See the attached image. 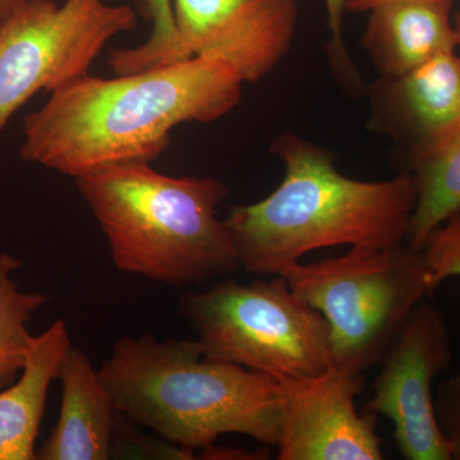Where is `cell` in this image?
<instances>
[{
	"instance_id": "obj_1",
	"label": "cell",
	"mask_w": 460,
	"mask_h": 460,
	"mask_svg": "<svg viewBox=\"0 0 460 460\" xmlns=\"http://www.w3.org/2000/svg\"><path fill=\"white\" fill-rule=\"evenodd\" d=\"M237 74L192 58L113 78L91 74L48 93L23 119L21 159L68 177L126 163H153L184 123H211L237 108Z\"/></svg>"
},
{
	"instance_id": "obj_2",
	"label": "cell",
	"mask_w": 460,
	"mask_h": 460,
	"mask_svg": "<svg viewBox=\"0 0 460 460\" xmlns=\"http://www.w3.org/2000/svg\"><path fill=\"white\" fill-rule=\"evenodd\" d=\"M283 181L268 198L234 206L224 219L239 266L280 277L320 248L376 250L405 243L417 204L413 175L353 180L335 166L328 148L284 133L271 145Z\"/></svg>"
},
{
	"instance_id": "obj_3",
	"label": "cell",
	"mask_w": 460,
	"mask_h": 460,
	"mask_svg": "<svg viewBox=\"0 0 460 460\" xmlns=\"http://www.w3.org/2000/svg\"><path fill=\"white\" fill-rule=\"evenodd\" d=\"M99 375L118 413L189 452L226 434L266 447L279 440V381L208 358L198 341L124 335Z\"/></svg>"
},
{
	"instance_id": "obj_4",
	"label": "cell",
	"mask_w": 460,
	"mask_h": 460,
	"mask_svg": "<svg viewBox=\"0 0 460 460\" xmlns=\"http://www.w3.org/2000/svg\"><path fill=\"white\" fill-rule=\"evenodd\" d=\"M75 187L120 272L172 287H201L237 271L217 208L228 187L215 177H172L126 163L77 178Z\"/></svg>"
},
{
	"instance_id": "obj_5",
	"label": "cell",
	"mask_w": 460,
	"mask_h": 460,
	"mask_svg": "<svg viewBox=\"0 0 460 460\" xmlns=\"http://www.w3.org/2000/svg\"><path fill=\"white\" fill-rule=\"evenodd\" d=\"M280 277L328 323L332 367L359 376L380 365L417 305L432 296L425 256L407 243L350 248Z\"/></svg>"
},
{
	"instance_id": "obj_6",
	"label": "cell",
	"mask_w": 460,
	"mask_h": 460,
	"mask_svg": "<svg viewBox=\"0 0 460 460\" xmlns=\"http://www.w3.org/2000/svg\"><path fill=\"white\" fill-rule=\"evenodd\" d=\"M180 313L215 361L275 380L316 376L332 367L328 323L283 277L242 284L226 279L184 293Z\"/></svg>"
},
{
	"instance_id": "obj_7",
	"label": "cell",
	"mask_w": 460,
	"mask_h": 460,
	"mask_svg": "<svg viewBox=\"0 0 460 460\" xmlns=\"http://www.w3.org/2000/svg\"><path fill=\"white\" fill-rule=\"evenodd\" d=\"M136 23L131 5L105 0H29L0 20V133L36 93L90 74L109 42Z\"/></svg>"
},
{
	"instance_id": "obj_8",
	"label": "cell",
	"mask_w": 460,
	"mask_h": 460,
	"mask_svg": "<svg viewBox=\"0 0 460 460\" xmlns=\"http://www.w3.org/2000/svg\"><path fill=\"white\" fill-rule=\"evenodd\" d=\"M175 29L160 47L109 53L114 75L192 58L220 60L243 84H256L289 53L298 23L296 0H172Z\"/></svg>"
},
{
	"instance_id": "obj_9",
	"label": "cell",
	"mask_w": 460,
	"mask_h": 460,
	"mask_svg": "<svg viewBox=\"0 0 460 460\" xmlns=\"http://www.w3.org/2000/svg\"><path fill=\"white\" fill-rule=\"evenodd\" d=\"M452 332L443 311L420 301L390 345L366 413L394 426L396 449L407 460H452L434 404L436 377L452 365Z\"/></svg>"
},
{
	"instance_id": "obj_10",
	"label": "cell",
	"mask_w": 460,
	"mask_h": 460,
	"mask_svg": "<svg viewBox=\"0 0 460 460\" xmlns=\"http://www.w3.org/2000/svg\"><path fill=\"white\" fill-rule=\"evenodd\" d=\"M281 387L279 460H381L377 417L358 413L363 376L330 367L316 376L286 378Z\"/></svg>"
},
{
	"instance_id": "obj_11",
	"label": "cell",
	"mask_w": 460,
	"mask_h": 460,
	"mask_svg": "<svg viewBox=\"0 0 460 460\" xmlns=\"http://www.w3.org/2000/svg\"><path fill=\"white\" fill-rule=\"evenodd\" d=\"M368 127L401 150L408 172L440 153L460 128V57L441 54L401 77L366 84Z\"/></svg>"
},
{
	"instance_id": "obj_12",
	"label": "cell",
	"mask_w": 460,
	"mask_h": 460,
	"mask_svg": "<svg viewBox=\"0 0 460 460\" xmlns=\"http://www.w3.org/2000/svg\"><path fill=\"white\" fill-rule=\"evenodd\" d=\"M367 13L361 45L380 77H401L459 48L454 0H387Z\"/></svg>"
},
{
	"instance_id": "obj_13",
	"label": "cell",
	"mask_w": 460,
	"mask_h": 460,
	"mask_svg": "<svg viewBox=\"0 0 460 460\" xmlns=\"http://www.w3.org/2000/svg\"><path fill=\"white\" fill-rule=\"evenodd\" d=\"M62 401L56 428L36 458L107 460L113 456L117 408L87 354L72 345L59 376Z\"/></svg>"
},
{
	"instance_id": "obj_14",
	"label": "cell",
	"mask_w": 460,
	"mask_h": 460,
	"mask_svg": "<svg viewBox=\"0 0 460 460\" xmlns=\"http://www.w3.org/2000/svg\"><path fill=\"white\" fill-rule=\"evenodd\" d=\"M72 347L62 319L35 337L21 377L0 392V460H33L48 393Z\"/></svg>"
},
{
	"instance_id": "obj_15",
	"label": "cell",
	"mask_w": 460,
	"mask_h": 460,
	"mask_svg": "<svg viewBox=\"0 0 460 460\" xmlns=\"http://www.w3.org/2000/svg\"><path fill=\"white\" fill-rule=\"evenodd\" d=\"M405 172L413 175L417 186L405 243L420 250L434 229L460 208V128L440 153Z\"/></svg>"
},
{
	"instance_id": "obj_16",
	"label": "cell",
	"mask_w": 460,
	"mask_h": 460,
	"mask_svg": "<svg viewBox=\"0 0 460 460\" xmlns=\"http://www.w3.org/2000/svg\"><path fill=\"white\" fill-rule=\"evenodd\" d=\"M22 260L0 252V387L11 385L22 371L35 337L27 330L33 313L49 302V296L18 289L13 274Z\"/></svg>"
},
{
	"instance_id": "obj_17",
	"label": "cell",
	"mask_w": 460,
	"mask_h": 460,
	"mask_svg": "<svg viewBox=\"0 0 460 460\" xmlns=\"http://www.w3.org/2000/svg\"><path fill=\"white\" fill-rule=\"evenodd\" d=\"M420 251L428 263L432 295L445 280L460 277V208L434 229Z\"/></svg>"
},
{
	"instance_id": "obj_18",
	"label": "cell",
	"mask_w": 460,
	"mask_h": 460,
	"mask_svg": "<svg viewBox=\"0 0 460 460\" xmlns=\"http://www.w3.org/2000/svg\"><path fill=\"white\" fill-rule=\"evenodd\" d=\"M328 16L330 39L326 44V57L330 68L339 83L348 90L357 91L363 86V80L354 66L352 58L345 49L343 39V17L347 0H323Z\"/></svg>"
},
{
	"instance_id": "obj_19",
	"label": "cell",
	"mask_w": 460,
	"mask_h": 460,
	"mask_svg": "<svg viewBox=\"0 0 460 460\" xmlns=\"http://www.w3.org/2000/svg\"><path fill=\"white\" fill-rule=\"evenodd\" d=\"M434 404L438 428L452 460H460V371L435 387Z\"/></svg>"
},
{
	"instance_id": "obj_20",
	"label": "cell",
	"mask_w": 460,
	"mask_h": 460,
	"mask_svg": "<svg viewBox=\"0 0 460 460\" xmlns=\"http://www.w3.org/2000/svg\"><path fill=\"white\" fill-rule=\"evenodd\" d=\"M153 30L146 41L136 47L141 49H153L160 47L172 38L175 29L174 9L172 0H147Z\"/></svg>"
},
{
	"instance_id": "obj_21",
	"label": "cell",
	"mask_w": 460,
	"mask_h": 460,
	"mask_svg": "<svg viewBox=\"0 0 460 460\" xmlns=\"http://www.w3.org/2000/svg\"><path fill=\"white\" fill-rule=\"evenodd\" d=\"M268 450L259 452H247V450L234 449V447H217L213 444L210 447L201 449L199 458L210 460H259L269 458Z\"/></svg>"
},
{
	"instance_id": "obj_22",
	"label": "cell",
	"mask_w": 460,
	"mask_h": 460,
	"mask_svg": "<svg viewBox=\"0 0 460 460\" xmlns=\"http://www.w3.org/2000/svg\"><path fill=\"white\" fill-rule=\"evenodd\" d=\"M384 2L387 0H347L345 11L350 13H367L370 9Z\"/></svg>"
},
{
	"instance_id": "obj_23",
	"label": "cell",
	"mask_w": 460,
	"mask_h": 460,
	"mask_svg": "<svg viewBox=\"0 0 460 460\" xmlns=\"http://www.w3.org/2000/svg\"><path fill=\"white\" fill-rule=\"evenodd\" d=\"M26 2H29V0H0V20L9 16L12 12L16 11Z\"/></svg>"
},
{
	"instance_id": "obj_24",
	"label": "cell",
	"mask_w": 460,
	"mask_h": 460,
	"mask_svg": "<svg viewBox=\"0 0 460 460\" xmlns=\"http://www.w3.org/2000/svg\"><path fill=\"white\" fill-rule=\"evenodd\" d=\"M454 26H456V40L460 48V7L454 12Z\"/></svg>"
}]
</instances>
